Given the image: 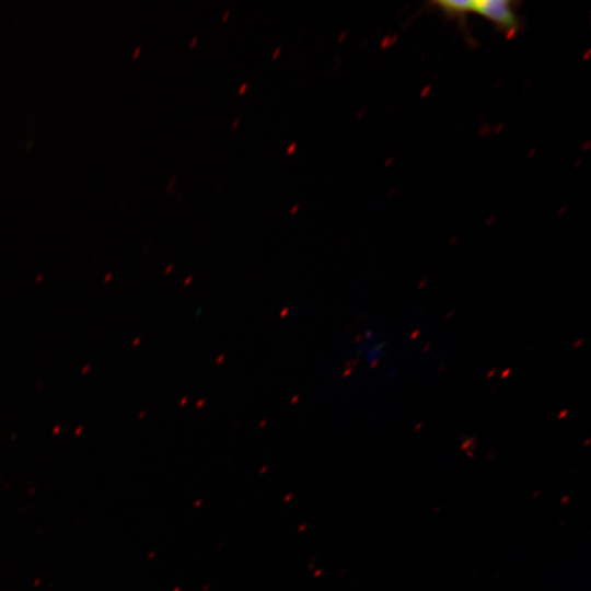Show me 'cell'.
<instances>
[{"label":"cell","instance_id":"6da1fadb","mask_svg":"<svg viewBox=\"0 0 591 591\" xmlns=\"http://www.w3.org/2000/svg\"><path fill=\"white\" fill-rule=\"evenodd\" d=\"M514 4L508 0L473 1V13L491 22L506 36L513 37L521 25Z\"/></svg>","mask_w":591,"mask_h":591},{"label":"cell","instance_id":"7a4b0ae2","mask_svg":"<svg viewBox=\"0 0 591 591\" xmlns=\"http://www.w3.org/2000/svg\"><path fill=\"white\" fill-rule=\"evenodd\" d=\"M384 350V343L380 340L373 332H366L361 335V339L358 344V351L366 363L374 366L381 360Z\"/></svg>","mask_w":591,"mask_h":591},{"label":"cell","instance_id":"3957f363","mask_svg":"<svg viewBox=\"0 0 591 591\" xmlns=\"http://www.w3.org/2000/svg\"><path fill=\"white\" fill-rule=\"evenodd\" d=\"M432 4L442 11L443 14L456 20L459 23L465 22L466 16L473 13V1L447 0L436 1Z\"/></svg>","mask_w":591,"mask_h":591}]
</instances>
